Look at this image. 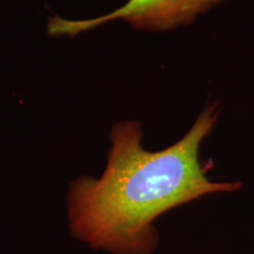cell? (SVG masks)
<instances>
[{
  "label": "cell",
  "instance_id": "7a4b0ae2",
  "mask_svg": "<svg viewBox=\"0 0 254 254\" xmlns=\"http://www.w3.org/2000/svg\"><path fill=\"white\" fill-rule=\"evenodd\" d=\"M222 0H128L110 13L91 19L53 15L47 21L51 37H75L114 20L125 21L139 31L166 32L189 26Z\"/></svg>",
  "mask_w": 254,
  "mask_h": 254
},
{
  "label": "cell",
  "instance_id": "6da1fadb",
  "mask_svg": "<svg viewBox=\"0 0 254 254\" xmlns=\"http://www.w3.org/2000/svg\"><path fill=\"white\" fill-rule=\"evenodd\" d=\"M219 113L218 103L208 105L180 140L154 152L142 146L140 122L114 124L103 174L79 177L68 187L72 236L112 254H151L159 243V217L206 195L240 189L241 183L209 180L200 163V147Z\"/></svg>",
  "mask_w": 254,
  "mask_h": 254
}]
</instances>
